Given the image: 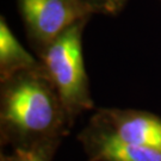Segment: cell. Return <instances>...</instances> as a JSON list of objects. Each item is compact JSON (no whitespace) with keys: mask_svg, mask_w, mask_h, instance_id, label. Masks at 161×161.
Returning <instances> with one entry per match:
<instances>
[{"mask_svg":"<svg viewBox=\"0 0 161 161\" xmlns=\"http://www.w3.org/2000/svg\"><path fill=\"white\" fill-rule=\"evenodd\" d=\"M78 140L86 161H161V150L123 142L91 122L79 132Z\"/></svg>","mask_w":161,"mask_h":161,"instance_id":"cell-5","label":"cell"},{"mask_svg":"<svg viewBox=\"0 0 161 161\" xmlns=\"http://www.w3.org/2000/svg\"><path fill=\"white\" fill-rule=\"evenodd\" d=\"M17 8L36 55L70 26L94 14L85 0H17Z\"/></svg>","mask_w":161,"mask_h":161,"instance_id":"cell-3","label":"cell"},{"mask_svg":"<svg viewBox=\"0 0 161 161\" xmlns=\"http://www.w3.org/2000/svg\"><path fill=\"white\" fill-rule=\"evenodd\" d=\"M87 23L88 19L74 24L37 55L73 124L81 114L94 109L82 53V34Z\"/></svg>","mask_w":161,"mask_h":161,"instance_id":"cell-2","label":"cell"},{"mask_svg":"<svg viewBox=\"0 0 161 161\" xmlns=\"http://www.w3.org/2000/svg\"><path fill=\"white\" fill-rule=\"evenodd\" d=\"M94 14L117 16L125 7L129 0H85Z\"/></svg>","mask_w":161,"mask_h":161,"instance_id":"cell-8","label":"cell"},{"mask_svg":"<svg viewBox=\"0 0 161 161\" xmlns=\"http://www.w3.org/2000/svg\"><path fill=\"white\" fill-rule=\"evenodd\" d=\"M123 142L161 150V118L134 109H98L90 121Z\"/></svg>","mask_w":161,"mask_h":161,"instance_id":"cell-4","label":"cell"},{"mask_svg":"<svg viewBox=\"0 0 161 161\" xmlns=\"http://www.w3.org/2000/svg\"><path fill=\"white\" fill-rule=\"evenodd\" d=\"M62 140L48 142L25 148H11L10 153H1L0 161H53Z\"/></svg>","mask_w":161,"mask_h":161,"instance_id":"cell-7","label":"cell"},{"mask_svg":"<svg viewBox=\"0 0 161 161\" xmlns=\"http://www.w3.org/2000/svg\"><path fill=\"white\" fill-rule=\"evenodd\" d=\"M41 67L38 58L29 53L10 29L4 16L0 17V82L22 72Z\"/></svg>","mask_w":161,"mask_h":161,"instance_id":"cell-6","label":"cell"},{"mask_svg":"<svg viewBox=\"0 0 161 161\" xmlns=\"http://www.w3.org/2000/svg\"><path fill=\"white\" fill-rule=\"evenodd\" d=\"M159 1H160V3H161V0H159Z\"/></svg>","mask_w":161,"mask_h":161,"instance_id":"cell-9","label":"cell"},{"mask_svg":"<svg viewBox=\"0 0 161 161\" xmlns=\"http://www.w3.org/2000/svg\"><path fill=\"white\" fill-rule=\"evenodd\" d=\"M73 125L42 66L0 82L1 147L25 148L64 140Z\"/></svg>","mask_w":161,"mask_h":161,"instance_id":"cell-1","label":"cell"}]
</instances>
